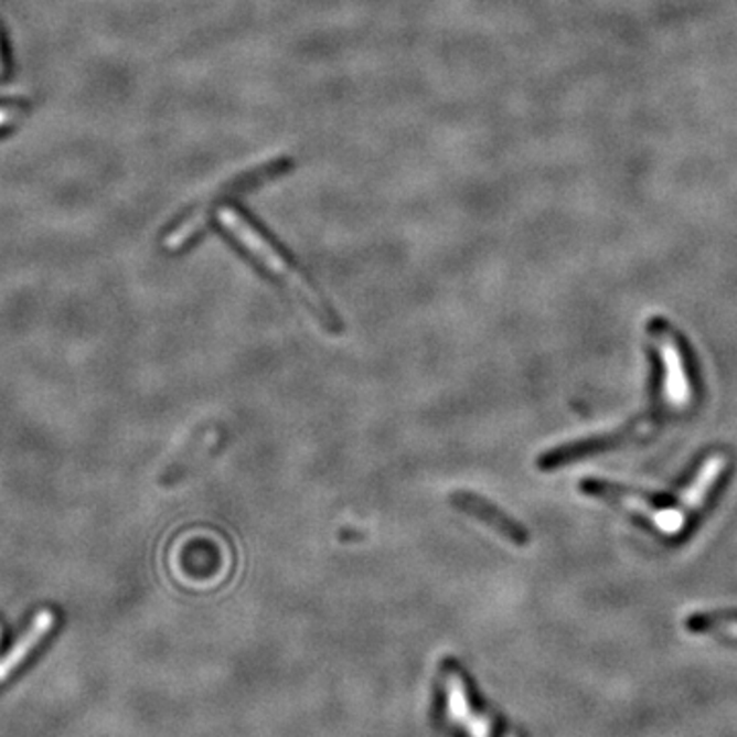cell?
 I'll return each mask as SVG.
<instances>
[{
	"label": "cell",
	"instance_id": "cell-9",
	"mask_svg": "<svg viewBox=\"0 0 737 737\" xmlns=\"http://www.w3.org/2000/svg\"><path fill=\"white\" fill-rule=\"evenodd\" d=\"M0 74H2V57H0Z\"/></svg>",
	"mask_w": 737,
	"mask_h": 737
},
{
	"label": "cell",
	"instance_id": "cell-6",
	"mask_svg": "<svg viewBox=\"0 0 737 737\" xmlns=\"http://www.w3.org/2000/svg\"><path fill=\"white\" fill-rule=\"evenodd\" d=\"M56 612L50 609H43L33 617V621L29 624L28 631L17 639L13 648L0 658V684L9 681L14 674V670L21 666L29 658V653L33 652L43 639L47 638L54 627H56Z\"/></svg>",
	"mask_w": 737,
	"mask_h": 737
},
{
	"label": "cell",
	"instance_id": "cell-1",
	"mask_svg": "<svg viewBox=\"0 0 737 737\" xmlns=\"http://www.w3.org/2000/svg\"><path fill=\"white\" fill-rule=\"evenodd\" d=\"M217 217H220V224L226 227L227 234L234 236V241L241 244L242 248L248 253V255L255 258L256 263H260L265 269L279 275L284 279V284L296 291L299 298L303 299L310 308H312L313 313L327 324L328 328L332 330H339L341 328V320L337 318L334 310L330 308V303H327L320 291L313 287L306 275L285 256L281 248H277L269 236L265 232H258V227L248 220L244 217L238 210L234 207H220L217 212Z\"/></svg>",
	"mask_w": 737,
	"mask_h": 737
},
{
	"label": "cell",
	"instance_id": "cell-4",
	"mask_svg": "<svg viewBox=\"0 0 737 737\" xmlns=\"http://www.w3.org/2000/svg\"><path fill=\"white\" fill-rule=\"evenodd\" d=\"M445 698L451 724L461 727L468 737H514L506 731H500L496 722L488 713L473 707L468 684L461 676V670L457 667L445 670Z\"/></svg>",
	"mask_w": 737,
	"mask_h": 737
},
{
	"label": "cell",
	"instance_id": "cell-8",
	"mask_svg": "<svg viewBox=\"0 0 737 737\" xmlns=\"http://www.w3.org/2000/svg\"><path fill=\"white\" fill-rule=\"evenodd\" d=\"M14 119H17V114H14L13 109H0V126L11 124Z\"/></svg>",
	"mask_w": 737,
	"mask_h": 737
},
{
	"label": "cell",
	"instance_id": "cell-3",
	"mask_svg": "<svg viewBox=\"0 0 737 737\" xmlns=\"http://www.w3.org/2000/svg\"><path fill=\"white\" fill-rule=\"evenodd\" d=\"M653 346H658L662 363H664V392L662 399L667 404V410L684 412L693 399V385L686 368V359L682 355V344L674 330L664 318H653L648 327Z\"/></svg>",
	"mask_w": 737,
	"mask_h": 737
},
{
	"label": "cell",
	"instance_id": "cell-2",
	"mask_svg": "<svg viewBox=\"0 0 737 737\" xmlns=\"http://www.w3.org/2000/svg\"><path fill=\"white\" fill-rule=\"evenodd\" d=\"M664 412H650L645 416H641L638 420L629 423V425L612 430L607 435H596V437H588V439L576 440V442H567L557 449H552L547 453H543L537 461V468L543 471H553V469L566 468L572 463H578L586 457L592 455L607 453V451H615L621 449L624 445L638 442V440L650 439L658 428L662 425V416Z\"/></svg>",
	"mask_w": 737,
	"mask_h": 737
},
{
	"label": "cell",
	"instance_id": "cell-5",
	"mask_svg": "<svg viewBox=\"0 0 737 737\" xmlns=\"http://www.w3.org/2000/svg\"><path fill=\"white\" fill-rule=\"evenodd\" d=\"M451 504L455 509L466 512L469 516L482 521L483 525L494 528L498 535H502L504 540L511 541L519 547L528 545V531L521 525L519 521H514L506 512L500 511L496 504H492L490 500L478 496L469 490H457L451 494Z\"/></svg>",
	"mask_w": 737,
	"mask_h": 737
},
{
	"label": "cell",
	"instance_id": "cell-7",
	"mask_svg": "<svg viewBox=\"0 0 737 737\" xmlns=\"http://www.w3.org/2000/svg\"><path fill=\"white\" fill-rule=\"evenodd\" d=\"M684 629L691 633H724L729 638L737 635V612H696L684 621Z\"/></svg>",
	"mask_w": 737,
	"mask_h": 737
}]
</instances>
